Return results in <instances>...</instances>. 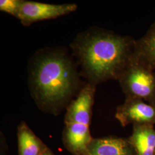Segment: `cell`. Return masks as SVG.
I'll list each match as a JSON object with an SVG mask.
<instances>
[{
  "label": "cell",
  "mask_w": 155,
  "mask_h": 155,
  "mask_svg": "<svg viewBox=\"0 0 155 155\" xmlns=\"http://www.w3.org/2000/svg\"><path fill=\"white\" fill-rule=\"evenodd\" d=\"M77 63L64 48L38 51L28 66V84L33 99L43 110L58 113L68 106L86 85Z\"/></svg>",
  "instance_id": "1"
},
{
  "label": "cell",
  "mask_w": 155,
  "mask_h": 155,
  "mask_svg": "<svg viewBox=\"0 0 155 155\" xmlns=\"http://www.w3.org/2000/svg\"><path fill=\"white\" fill-rule=\"evenodd\" d=\"M136 40L92 27L79 33L70 47L81 77L97 86L109 80L118 81L133 61Z\"/></svg>",
  "instance_id": "2"
},
{
  "label": "cell",
  "mask_w": 155,
  "mask_h": 155,
  "mask_svg": "<svg viewBox=\"0 0 155 155\" xmlns=\"http://www.w3.org/2000/svg\"><path fill=\"white\" fill-rule=\"evenodd\" d=\"M95 90V86L86 83L67 107L63 140L73 155H85L93 139L90 127Z\"/></svg>",
  "instance_id": "3"
},
{
  "label": "cell",
  "mask_w": 155,
  "mask_h": 155,
  "mask_svg": "<svg viewBox=\"0 0 155 155\" xmlns=\"http://www.w3.org/2000/svg\"><path fill=\"white\" fill-rule=\"evenodd\" d=\"M126 99H140L155 106V72L133 60L118 78Z\"/></svg>",
  "instance_id": "4"
},
{
  "label": "cell",
  "mask_w": 155,
  "mask_h": 155,
  "mask_svg": "<svg viewBox=\"0 0 155 155\" xmlns=\"http://www.w3.org/2000/svg\"><path fill=\"white\" fill-rule=\"evenodd\" d=\"M75 4L60 5L22 0L17 18L27 27L35 22L54 19L68 15L77 9Z\"/></svg>",
  "instance_id": "5"
},
{
  "label": "cell",
  "mask_w": 155,
  "mask_h": 155,
  "mask_svg": "<svg viewBox=\"0 0 155 155\" xmlns=\"http://www.w3.org/2000/svg\"><path fill=\"white\" fill-rule=\"evenodd\" d=\"M115 117L125 127L129 124L155 125V106L140 99H125L117 107Z\"/></svg>",
  "instance_id": "6"
},
{
  "label": "cell",
  "mask_w": 155,
  "mask_h": 155,
  "mask_svg": "<svg viewBox=\"0 0 155 155\" xmlns=\"http://www.w3.org/2000/svg\"><path fill=\"white\" fill-rule=\"evenodd\" d=\"M84 155H136L129 139L107 136L93 139Z\"/></svg>",
  "instance_id": "7"
},
{
  "label": "cell",
  "mask_w": 155,
  "mask_h": 155,
  "mask_svg": "<svg viewBox=\"0 0 155 155\" xmlns=\"http://www.w3.org/2000/svg\"><path fill=\"white\" fill-rule=\"evenodd\" d=\"M133 60L150 70L155 69V21L141 39L136 40Z\"/></svg>",
  "instance_id": "8"
},
{
  "label": "cell",
  "mask_w": 155,
  "mask_h": 155,
  "mask_svg": "<svg viewBox=\"0 0 155 155\" xmlns=\"http://www.w3.org/2000/svg\"><path fill=\"white\" fill-rule=\"evenodd\" d=\"M128 139L132 144L136 155H155L154 126L148 125H133V132Z\"/></svg>",
  "instance_id": "9"
},
{
  "label": "cell",
  "mask_w": 155,
  "mask_h": 155,
  "mask_svg": "<svg viewBox=\"0 0 155 155\" xmlns=\"http://www.w3.org/2000/svg\"><path fill=\"white\" fill-rule=\"evenodd\" d=\"M18 155H42L48 148L25 122L17 127Z\"/></svg>",
  "instance_id": "10"
},
{
  "label": "cell",
  "mask_w": 155,
  "mask_h": 155,
  "mask_svg": "<svg viewBox=\"0 0 155 155\" xmlns=\"http://www.w3.org/2000/svg\"><path fill=\"white\" fill-rule=\"evenodd\" d=\"M22 0H1L0 11L16 17Z\"/></svg>",
  "instance_id": "11"
},
{
  "label": "cell",
  "mask_w": 155,
  "mask_h": 155,
  "mask_svg": "<svg viewBox=\"0 0 155 155\" xmlns=\"http://www.w3.org/2000/svg\"><path fill=\"white\" fill-rule=\"evenodd\" d=\"M42 155H53V154H52V153L50 151V150L48 149V150H47V151H45V153Z\"/></svg>",
  "instance_id": "12"
},
{
  "label": "cell",
  "mask_w": 155,
  "mask_h": 155,
  "mask_svg": "<svg viewBox=\"0 0 155 155\" xmlns=\"http://www.w3.org/2000/svg\"></svg>",
  "instance_id": "13"
}]
</instances>
